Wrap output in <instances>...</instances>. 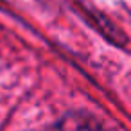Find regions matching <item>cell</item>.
<instances>
[{"label": "cell", "mask_w": 131, "mask_h": 131, "mask_svg": "<svg viewBox=\"0 0 131 131\" xmlns=\"http://www.w3.org/2000/svg\"><path fill=\"white\" fill-rule=\"evenodd\" d=\"M61 131H104V129L92 118L70 117L61 124Z\"/></svg>", "instance_id": "cell-1"}]
</instances>
